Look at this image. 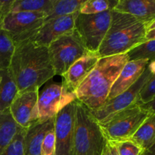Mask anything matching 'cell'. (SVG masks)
I'll return each instance as SVG.
<instances>
[{
  "instance_id": "obj_1",
  "label": "cell",
  "mask_w": 155,
  "mask_h": 155,
  "mask_svg": "<svg viewBox=\"0 0 155 155\" xmlns=\"http://www.w3.org/2000/svg\"><path fill=\"white\" fill-rule=\"evenodd\" d=\"M8 69L18 93L39 90L55 76L48 47L37 45L32 40L16 44Z\"/></svg>"
},
{
  "instance_id": "obj_2",
  "label": "cell",
  "mask_w": 155,
  "mask_h": 155,
  "mask_svg": "<svg viewBox=\"0 0 155 155\" xmlns=\"http://www.w3.org/2000/svg\"><path fill=\"white\" fill-rule=\"evenodd\" d=\"M128 61L127 54L100 58L93 70L76 90L77 101L91 111L104 105L114 83Z\"/></svg>"
},
{
  "instance_id": "obj_3",
  "label": "cell",
  "mask_w": 155,
  "mask_h": 155,
  "mask_svg": "<svg viewBox=\"0 0 155 155\" xmlns=\"http://www.w3.org/2000/svg\"><path fill=\"white\" fill-rule=\"evenodd\" d=\"M146 26L132 15L113 9L110 27L97 52L98 57L127 54L143 43Z\"/></svg>"
},
{
  "instance_id": "obj_4",
  "label": "cell",
  "mask_w": 155,
  "mask_h": 155,
  "mask_svg": "<svg viewBox=\"0 0 155 155\" xmlns=\"http://www.w3.org/2000/svg\"><path fill=\"white\" fill-rule=\"evenodd\" d=\"M107 141L91 110L77 100L74 155H101Z\"/></svg>"
},
{
  "instance_id": "obj_5",
  "label": "cell",
  "mask_w": 155,
  "mask_h": 155,
  "mask_svg": "<svg viewBox=\"0 0 155 155\" xmlns=\"http://www.w3.org/2000/svg\"><path fill=\"white\" fill-rule=\"evenodd\" d=\"M148 116V112L136 105L115 114L99 124L107 141L123 142L130 140Z\"/></svg>"
},
{
  "instance_id": "obj_6",
  "label": "cell",
  "mask_w": 155,
  "mask_h": 155,
  "mask_svg": "<svg viewBox=\"0 0 155 155\" xmlns=\"http://www.w3.org/2000/svg\"><path fill=\"white\" fill-rule=\"evenodd\" d=\"M55 75L62 76L77 60L89 52L75 30L53 41L48 46Z\"/></svg>"
},
{
  "instance_id": "obj_7",
  "label": "cell",
  "mask_w": 155,
  "mask_h": 155,
  "mask_svg": "<svg viewBox=\"0 0 155 155\" xmlns=\"http://www.w3.org/2000/svg\"><path fill=\"white\" fill-rule=\"evenodd\" d=\"M46 17L40 12H8L0 15V28L8 33L16 45L31 40L42 27Z\"/></svg>"
},
{
  "instance_id": "obj_8",
  "label": "cell",
  "mask_w": 155,
  "mask_h": 155,
  "mask_svg": "<svg viewBox=\"0 0 155 155\" xmlns=\"http://www.w3.org/2000/svg\"><path fill=\"white\" fill-rule=\"evenodd\" d=\"M111 16L112 10L95 15H84L79 12L74 30L89 52H98L110 27Z\"/></svg>"
},
{
  "instance_id": "obj_9",
  "label": "cell",
  "mask_w": 155,
  "mask_h": 155,
  "mask_svg": "<svg viewBox=\"0 0 155 155\" xmlns=\"http://www.w3.org/2000/svg\"><path fill=\"white\" fill-rule=\"evenodd\" d=\"M151 74V71L147 66L142 76L130 89L115 98L107 101L104 105L97 110L91 111L96 120L100 124L118 112L133 106L139 105V93L144 85L149 79Z\"/></svg>"
},
{
  "instance_id": "obj_10",
  "label": "cell",
  "mask_w": 155,
  "mask_h": 155,
  "mask_svg": "<svg viewBox=\"0 0 155 155\" xmlns=\"http://www.w3.org/2000/svg\"><path fill=\"white\" fill-rule=\"evenodd\" d=\"M76 100L75 92L68 91L62 83L53 82L50 83L39 95V120H46L55 117L64 107Z\"/></svg>"
},
{
  "instance_id": "obj_11",
  "label": "cell",
  "mask_w": 155,
  "mask_h": 155,
  "mask_svg": "<svg viewBox=\"0 0 155 155\" xmlns=\"http://www.w3.org/2000/svg\"><path fill=\"white\" fill-rule=\"evenodd\" d=\"M77 100L64 107L55 117V155H74V124Z\"/></svg>"
},
{
  "instance_id": "obj_12",
  "label": "cell",
  "mask_w": 155,
  "mask_h": 155,
  "mask_svg": "<svg viewBox=\"0 0 155 155\" xmlns=\"http://www.w3.org/2000/svg\"><path fill=\"white\" fill-rule=\"evenodd\" d=\"M39 90L18 93L11 104L10 113L21 128L27 130L39 120Z\"/></svg>"
},
{
  "instance_id": "obj_13",
  "label": "cell",
  "mask_w": 155,
  "mask_h": 155,
  "mask_svg": "<svg viewBox=\"0 0 155 155\" xmlns=\"http://www.w3.org/2000/svg\"><path fill=\"white\" fill-rule=\"evenodd\" d=\"M79 12L45 21L36 36L31 39L39 45L48 47L53 41L74 30L75 21Z\"/></svg>"
},
{
  "instance_id": "obj_14",
  "label": "cell",
  "mask_w": 155,
  "mask_h": 155,
  "mask_svg": "<svg viewBox=\"0 0 155 155\" xmlns=\"http://www.w3.org/2000/svg\"><path fill=\"white\" fill-rule=\"evenodd\" d=\"M99 58L97 53L92 52L80 58L61 76L62 84L68 91L75 92L82 82L93 70Z\"/></svg>"
},
{
  "instance_id": "obj_15",
  "label": "cell",
  "mask_w": 155,
  "mask_h": 155,
  "mask_svg": "<svg viewBox=\"0 0 155 155\" xmlns=\"http://www.w3.org/2000/svg\"><path fill=\"white\" fill-rule=\"evenodd\" d=\"M148 64L149 61L145 59L129 61L114 83L107 97V101L130 89L142 76Z\"/></svg>"
},
{
  "instance_id": "obj_16",
  "label": "cell",
  "mask_w": 155,
  "mask_h": 155,
  "mask_svg": "<svg viewBox=\"0 0 155 155\" xmlns=\"http://www.w3.org/2000/svg\"><path fill=\"white\" fill-rule=\"evenodd\" d=\"M55 117L38 120L25 130L24 155H40L41 145L47 133L54 129Z\"/></svg>"
},
{
  "instance_id": "obj_17",
  "label": "cell",
  "mask_w": 155,
  "mask_h": 155,
  "mask_svg": "<svg viewBox=\"0 0 155 155\" xmlns=\"http://www.w3.org/2000/svg\"><path fill=\"white\" fill-rule=\"evenodd\" d=\"M114 10L129 14L146 25L155 21V0H118Z\"/></svg>"
},
{
  "instance_id": "obj_18",
  "label": "cell",
  "mask_w": 155,
  "mask_h": 155,
  "mask_svg": "<svg viewBox=\"0 0 155 155\" xmlns=\"http://www.w3.org/2000/svg\"><path fill=\"white\" fill-rule=\"evenodd\" d=\"M18 94L16 83L9 69L0 70V111L9 110Z\"/></svg>"
},
{
  "instance_id": "obj_19",
  "label": "cell",
  "mask_w": 155,
  "mask_h": 155,
  "mask_svg": "<svg viewBox=\"0 0 155 155\" xmlns=\"http://www.w3.org/2000/svg\"><path fill=\"white\" fill-rule=\"evenodd\" d=\"M21 130L24 129L15 122L10 110L0 111V155Z\"/></svg>"
},
{
  "instance_id": "obj_20",
  "label": "cell",
  "mask_w": 155,
  "mask_h": 155,
  "mask_svg": "<svg viewBox=\"0 0 155 155\" xmlns=\"http://www.w3.org/2000/svg\"><path fill=\"white\" fill-rule=\"evenodd\" d=\"M143 151L155 143V114H149L131 139Z\"/></svg>"
},
{
  "instance_id": "obj_21",
  "label": "cell",
  "mask_w": 155,
  "mask_h": 155,
  "mask_svg": "<svg viewBox=\"0 0 155 155\" xmlns=\"http://www.w3.org/2000/svg\"><path fill=\"white\" fill-rule=\"evenodd\" d=\"M54 0H14L10 12H40L48 16Z\"/></svg>"
},
{
  "instance_id": "obj_22",
  "label": "cell",
  "mask_w": 155,
  "mask_h": 155,
  "mask_svg": "<svg viewBox=\"0 0 155 155\" xmlns=\"http://www.w3.org/2000/svg\"><path fill=\"white\" fill-rule=\"evenodd\" d=\"M84 1L85 0H54L52 9L49 15L45 18V21L80 12V8Z\"/></svg>"
},
{
  "instance_id": "obj_23",
  "label": "cell",
  "mask_w": 155,
  "mask_h": 155,
  "mask_svg": "<svg viewBox=\"0 0 155 155\" xmlns=\"http://www.w3.org/2000/svg\"><path fill=\"white\" fill-rule=\"evenodd\" d=\"M15 45L8 33L0 28V70L9 68Z\"/></svg>"
},
{
  "instance_id": "obj_24",
  "label": "cell",
  "mask_w": 155,
  "mask_h": 155,
  "mask_svg": "<svg viewBox=\"0 0 155 155\" xmlns=\"http://www.w3.org/2000/svg\"><path fill=\"white\" fill-rule=\"evenodd\" d=\"M118 0H85L80 9V14L95 15L113 10Z\"/></svg>"
},
{
  "instance_id": "obj_25",
  "label": "cell",
  "mask_w": 155,
  "mask_h": 155,
  "mask_svg": "<svg viewBox=\"0 0 155 155\" xmlns=\"http://www.w3.org/2000/svg\"><path fill=\"white\" fill-rule=\"evenodd\" d=\"M129 61L145 59L148 61H155V39L145 41L127 53Z\"/></svg>"
},
{
  "instance_id": "obj_26",
  "label": "cell",
  "mask_w": 155,
  "mask_h": 155,
  "mask_svg": "<svg viewBox=\"0 0 155 155\" xmlns=\"http://www.w3.org/2000/svg\"><path fill=\"white\" fill-rule=\"evenodd\" d=\"M148 67L151 74L139 93V105L147 104L155 98V61L150 62Z\"/></svg>"
},
{
  "instance_id": "obj_27",
  "label": "cell",
  "mask_w": 155,
  "mask_h": 155,
  "mask_svg": "<svg viewBox=\"0 0 155 155\" xmlns=\"http://www.w3.org/2000/svg\"><path fill=\"white\" fill-rule=\"evenodd\" d=\"M24 134L25 130L18 132L1 155H24Z\"/></svg>"
},
{
  "instance_id": "obj_28",
  "label": "cell",
  "mask_w": 155,
  "mask_h": 155,
  "mask_svg": "<svg viewBox=\"0 0 155 155\" xmlns=\"http://www.w3.org/2000/svg\"><path fill=\"white\" fill-rule=\"evenodd\" d=\"M119 155H142V148L131 140L114 142Z\"/></svg>"
},
{
  "instance_id": "obj_29",
  "label": "cell",
  "mask_w": 155,
  "mask_h": 155,
  "mask_svg": "<svg viewBox=\"0 0 155 155\" xmlns=\"http://www.w3.org/2000/svg\"><path fill=\"white\" fill-rule=\"evenodd\" d=\"M56 140L54 129L48 132L42 141L40 155H55Z\"/></svg>"
},
{
  "instance_id": "obj_30",
  "label": "cell",
  "mask_w": 155,
  "mask_h": 155,
  "mask_svg": "<svg viewBox=\"0 0 155 155\" xmlns=\"http://www.w3.org/2000/svg\"><path fill=\"white\" fill-rule=\"evenodd\" d=\"M101 155H119L118 154L117 148L114 142L107 141Z\"/></svg>"
},
{
  "instance_id": "obj_31",
  "label": "cell",
  "mask_w": 155,
  "mask_h": 155,
  "mask_svg": "<svg viewBox=\"0 0 155 155\" xmlns=\"http://www.w3.org/2000/svg\"><path fill=\"white\" fill-rule=\"evenodd\" d=\"M14 0H0V15H4L11 11Z\"/></svg>"
},
{
  "instance_id": "obj_32",
  "label": "cell",
  "mask_w": 155,
  "mask_h": 155,
  "mask_svg": "<svg viewBox=\"0 0 155 155\" xmlns=\"http://www.w3.org/2000/svg\"><path fill=\"white\" fill-rule=\"evenodd\" d=\"M155 39V21L146 26L145 41Z\"/></svg>"
},
{
  "instance_id": "obj_33",
  "label": "cell",
  "mask_w": 155,
  "mask_h": 155,
  "mask_svg": "<svg viewBox=\"0 0 155 155\" xmlns=\"http://www.w3.org/2000/svg\"><path fill=\"white\" fill-rule=\"evenodd\" d=\"M139 106H140L141 108L148 112L149 114H155V98L147 104H142V105Z\"/></svg>"
},
{
  "instance_id": "obj_34",
  "label": "cell",
  "mask_w": 155,
  "mask_h": 155,
  "mask_svg": "<svg viewBox=\"0 0 155 155\" xmlns=\"http://www.w3.org/2000/svg\"><path fill=\"white\" fill-rule=\"evenodd\" d=\"M142 155H155V143L151 145L149 148L143 151Z\"/></svg>"
},
{
  "instance_id": "obj_35",
  "label": "cell",
  "mask_w": 155,
  "mask_h": 155,
  "mask_svg": "<svg viewBox=\"0 0 155 155\" xmlns=\"http://www.w3.org/2000/svg\"></svg>"
}]
</instances>
